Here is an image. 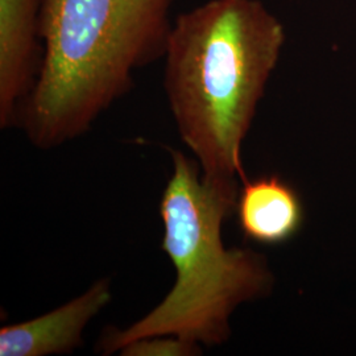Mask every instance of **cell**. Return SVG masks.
Instances as JSON below:
<instances>
[{
	"instance_id": "1",
	"label": "cell",
	"mask_w": 356,
	"mask_h": 356,
	"mask_svg": "<svg viewBox=\"0 0 356 356\" xmlns=\"http://www.w3.org/2000/svg\"><path fill=\"white\" fill-rule=\"evenodd\" d=\"M284 42L282 23L260 0H207L173 20L163 85L206 179H247L243 141Z\"/></svg>"
},
{
	"instance_id": "5",
	"label": "cell",
	"mask_w": 356,
	"mask_h": 356,
	"mask_svg": "<svg viewBox=\"0 0 356 356\" xmlns=\"http://www.w3.org/2000/svg\"><path fill=\"white\" fill-rule=\"evenodd\" d=\"M113 301L108 277L38 318L0 329V356L67 355L83 344L90 322Z\"/></svg>"
},
{
	"instance_id": "7",
	"label": "cell",
	"mask_w": 356,
	"mask_h": 356,
	"mask_svg": "<svg viewBox=\"0 0 356 356\" xmlns=\"http://www.w3.org/2000/svg\"><path fill=\"white\" fill-rule=\"evenodd\" d=\"M204 354L201 344L193 343L173 335L147 337L126 344L122 356H200Z\"/></svg>"
},
{
	"instance_id": "2",
	"label": "cell",
	"mask_w": 356,
	"mask_h": 356,
	"mask_svg": "<svg viewBox=\"0 0 356 356\" xmlns=\"http://www.w3.org/2000/svg\"><path fill=\"white\" fill-rule=\"evenodd\" d=\"M176 0H42L44 56L17 128L51 151L88 134L164 58Z\"/></svg>"
},
{
	"instance_id": "3",
	"label": "cell",
	"mask_w": 356,
	"mask_h": 356,
	"mask_svg": "<svg viewBox=\"0 0 356 356\" xmlns=\"http://www.w3.org/2000/svg\"><path fill=\"white\" fill-rule=\"evenodd\" d=\"M172 175L160 201L161 248L176 270L165 298L124 329L103 332L97 351L114 355L134 341L173 335L202 347L226 343L239 306L266 296L273 275L267 259L250 248H227L225 220L235 213L239 182H216L178 149H169Z\"/></svg>"
},
{
	"instance_id": "4",
	"label": "cell",
	"mask_w": 356,
	"mask_h": 356,
	"mask_svg": "<svg viewBox=\"0 0 356 356\" xmlns=\"http://www.w3.org/2000/svg\"><path fill=\"white\" fill-rule=\"evenodd\" d=\"M42 0H0V128L17 127L38 82L44 47Z\"/></svg>"
},
{
	"instance_id": "6",
	"label": "cell",
	"mask_w": 356,
	"mask_h": 356,
	"mask_svg": "<svg viewBox=\"0 0 356 356\" xmlns=\"http://www.w3.org/2000/svg\"><path fill=\"white\" fill-rule=\"evenodd\" d=\"M235 211L244 236L263 244L286 242L302 223L297 193L279 177L245 179Z\"/></svg>"
}]
</instances>
